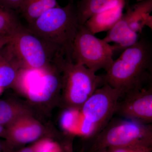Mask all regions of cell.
I'll list each match as a JSON object with an SVG mask.
<instances>
[{"instance_id":"1","label":"cell","mask_w":152,"mask_h":152,"mask_svg":"<svg viewBox=\"0 0 152 152\" xmlns=\"http://www.w3.org/2000/svg\"><path fill=\"white\" fill-rule=\"evenodd\" d=\"M152 69V44L140 37L136 44L124 50L113 61L104 75L105 83L118 90L123 96L151 83Z\"/></svg>"},{"instance_id":"2","label":"cell","mask_w":152,"mask_h":152,"mask_svg":"<svg viewBox=\"0 0 152 152\" xmlns=\"http://www.w3.org/2000/svg\"><path fill=\"white\" fill-rule=\"evenodd\" d=\"M76 6L67 5L50 9L29 24V29L50 45L68 61H72L74 39L79 26Z\"/></svg>"},{"instance_id":"3","label":"cell","mask_w":152,"mask_h":152,"mask_svg":"<svg viewBox=\"0 0 152 152\" xmlns=\"http://www.w3.org/2000/svg\"><path fill=\"white\" fill-rule=\"evenodd\" d=\"M54 63L63 73L65 101L72 110H80L96 90L105 84L104 76L97 75L85 66L68 61L63 56H57Z\"/></svg>"},{"instance_id":"4","label":"cell","mask_w":152,"mask_h":152,"mask_svg":"<svg viewBox=\"0 0 152 152\" xmlns=\"http://www.w3.org/2000/svg\"><path fill=\"white\" fill-rule=\"evenodd\" d=\"M137 145L152 146V125L126 119H112L96 136L88 152Z\"/></svg>"},{"instance_id":"5","label":"cell","mask_w":152,"mask_h":152,"mask_svg":"<svg viewBox=\"0 0 152 152\" xmlns=\"http://www.w3.org/2000/svg\"><path fill=\"white\" fill-rule=\"evenodd\" d=\"M126 11L107 31L103 40L114 42L115 51L125 50L136 44L145 26L152 29V0L137 2L126 8Z\"/></svg>"},{"instance_id":"6","label":"cell","mask_w":152,"mask_h":152,"mask_svg":"<svg viewBox=\"0 0 152 152\" xmlns=\"http://www.w3.org/2000/svg\"><path fill=\"white\" fill-rule=\"evenodd\" d=\"M115 48L103 39H99L84 25H80L73 43L72 61L96 72L110 69Z\"/></svg>"},{"instance_id":"7","label":"cell","mask_w":152,"mask_h":152,"mask_svg":"<svg viewBox=\"0 0 152 152\" xmlns=\"http://www.w3.org/2000/svg\"><path fill=\"white\" fill-rule=\"evenodd\" d=\"M10 43L23 69H43L58 56V51L28 28L22 26L12 36Z\"/></svg>"},{"instance_id":"8","label":"cell","mask_w":152,"mask_h":152,"mask_svg":"<svg viewBox=\"0 0 152 152\" xmlns=\"http://www.w3.org/2000/svg\"><path fill=\"white\" fill-rule=\"evenodd\" d=\"M122 96L120 91L105 83L85 102L80 110L91 127L90 137L97 135L113 119Z\"/></svg>"},{"instance_id":"9","label":"cell","mask_w":152,"mask_h":152,"mask_svg":"<svg viewBox=\"0 0 152 152\" xmlns=\"http://www.w3.org/2000/svg\"><path fill=\"white\" fill-rule=\"evenodd\" d=\"M43 69H25L21 78L25 89L31 100L36 102H46L62 86L61 70L55 63L49 72Z\"/></svg>"},{"instance_id":"10","label":"cell","mask_w":152,"mask_h":152,"mask_svg":"<svg viewBox=\"0 0 152 152\" xmlns=\"http://www.w3.org/2000/svg\"><path fill=\"white\" fill-rule=\"evenodd\" d=\"M123 96L124 99L121 102L119 100L115 115L126 119L151 124L152 122V86L133 91Z\"/></svg>"},{"instance_id":"11","label":"cell","mask_w":152,"mask_h":152,"mask_svg":"<svg viewBox=\"0 0 152 152\" xmlns=\"http://www.w3.org/2000/svg\"><path fill=\"white\" fill-rule=\"evenodd\" d=\"M40 125L31 119L19 118L10 125L6 137L12 142L24 144L37 140L42 134Z\"/></svg>"},{"instance_id":"12","label":"cell","mask_w":152,"mask_h":152,"mask_svg":"<svg viewBox=\"0 0 152 152\" xmlns=\"http://www.w3.org/2000/svg\"><path fill=\"white\" fill-rule=\"evenodd\" d=\"M20 68L23 67L10 42L0 50V87L4 88L13 84Z\"/></svg>"},{"instance_id":"13","label":"cell","mask_w":152,"mask_h":152,"mask_svg":"<svg viewBox=\"0 0 152 152\" xmlns=\"http://www.w3.org/2000/svg\"><path fill=\"white\" fill-rule=\"evenodd\" d=\"M124 5H118L96 14L90 18L84 26L94 34L108 31L122 15Z\"/></svg>"},{"instance_id":"14","label":"cell","mask_w":152,"mask_h":152,"mask_svg":"<svg viewBox=\"0 0 152 152\" xmlns=\"http://www.w3.org/2000/svg\"><path fill=\"white\" fill-rule=\"evenodd\" d=\"M129 0H80L76 6L79 24L84 25L96 14L118 5L129 6Z\"/></svg>"},{"instance_id":"15","label":"cell","mask_w":152,"mask_h":152,"mask_svg":"<svg viewBox=\"0 0 152 152\" xmlns=\"http://www.w3.org/2000/svg\"><path fill=\"white\" fill-rule=\"evenodd\" d=\"M59 6L57 0H23L19 10L30 24L45 12Z\"/></svg>"},{"instance_id":"16","label":"cell","mask_w":152,"mask_h":152,"mask_svg":"<svg viewBox=\"0 0 152 152\" xmlns=\"http://www.w3.org/2000/svg\"><path fill=\"white\" fill-rule=\"evenodd\" d=\"M22 26L15 11L0 5V34L12 36Z\"/></svg>"},{"instance_id":"17","label":"cell","mask_w":152,"mask_h":152,"mask_svg":"<svg viewBox=\"0 0 152 152\" xmlns=\"http://www.w3.org/2000/svg\"><path fill=\"white\" fill-rule=\"evenodd\" d=\"M18 114L13 105L5 101H0V124L10 125Z\"/></svg>"},{"instance_id":"18","label":"cell","mask_w":152,"mask_h":152,"mask_svg":"<svg viewBox=\"0 0 152 152\" xmlns=\"http://www.w3.org/2000/svg\"><path fill=\"white\" fill-rule=\"evenodd\" d=\"M36 152H61L62 148L56 143L44 140L34 146Z\"/></svg>"},{"instance_id":"19","label":"cell","mask_w":152,"mask_h":152,"mask_svg":"<svg viewBox=\"0 0 152 152\" xmlns=\"http://www.w3.org/2000/svg\"><path fill=\"white\" fill-rule=\"evenodd\" d=\"M109 152H151L152 146L137 145L110 148L107 149Z\"/></svg>"},{"instance_id":"20","label":"cell","mask_w":152,"mask_h":152,"mask_svg":"<svg viewBox=\"0 0 152 152\" xmlns=\"http://www.w3.org/2000/svg\"><path fill=\"white\" fill-rule=\"evenodd\" d=\"M23 1V0H0V5L15 11L20 10Z\"/></svg>"},{"instance_id":"21","label":"cell","mask_w":152,"mask_h":152,"mask_svg":"<svg viewBox=\"0 0 152 152\" xmlns=\"http://www.w3.org/2000/svg\"><path fill=\"white\" fill-rule=\"evenodd\" d=\"M12 36L0 34V50L12 40Z\"/></svg>"},{"instance_id":"22","label":"cell","mask_w":152,"mask_h":152,"mask_svg":"<svg viewBox=\"0 0 152 152\" xmlns=\"http://www.w3.org/2000/svg\"><path fill=\"white\" fill-rule=\"evenodd\" d=\"M0 152H10L7 145L0 141Z\"/></svg>"},{"instance_id":"23","label":"cell","mask_w":152,"mask_h":152,"mask_svg":"<svg viewBox=\"0 0 152 152\" xmlns=\"http://www.w3.org/2000/svg\"><path fill=\"white\" fill-rule=\"evenodd\" d=\"M61 152H72V145L70 144L67 145V146H66V147L64 148H63V147H61Z\"/></svg>"},{"instance_id":"24","label":"cell","mask_w":152,"mask_h":152,"mask_svg":"<svg viewBox=\"0 0 152 152\" xmlns=\"http://www.w3.org/2000/svg\"><path fill=\"white\" fill-rule=\"evenodd\" d=\"M20 152H36L34 146L28 147L22 150Z\"/></svg>"},{"instance_id":"25","label":"cell","mask_w":152,"mask_h":152,"mask_svg":"<svg viewBox=\"0 0 152 152\" xmlns=\"http://www.w3.org/2000/svg\"><path fill=\"white\" fill-rule=\"evenodd\" d=\"M6 131L4 129L3 125L0 124V137H6Z\"/></svg>"},{"instance_id":"26","label":"cell","mask_w":152,"mask_h":152,"mask_svg":"<svg viewBox=\"0 0 152 152\" xmlns=\"http://www.w3.org/2000/svg\"><path fill=\"white\" fill-rule=\"evenodd\" d=\"M95 152H109L107 150H100Z\"/></svg>"},{"instance_id":"27","label":"cell","mask_w":152,"mask_h":152,"mask_svg":"<svg viewBox=\"0 0 152 152\" xmlns=\"http://www.w3.org/2000/svg\"><path fill=\"white\" fill-rule=\"evenodd\" d=\"M3 89H4L3 88L0 87V94H1V93L2 92Z\"/></svg>"},{"instance_id":"28","label":"cell","mask_w":152,"mask_h":152,"mask_svg":"<svg viewBox=\"0 0 152 152\" xmlns=\"http://www.w3.org/2000/svg\"><path fill=\"white\" fill-rule=\"evenodd\" d=\"M143 1V0H136V1H137V2L141 1Z\"/></svg>"},{"instance_id":"29","label":"cell","mask_w":152,"mask_h":152,"mask_svg":"<svg viewBox=\"0 0 152 152\" xmlns=\"http://www.w3.org/2000/svg\"><path fill=\"white\" fill-rule=\"evenodd\" d=\"M70 1H72L73 0H70Z\"/></svg>"},{"instance_id":"30","label":"cell","mask_w":152,"mask_h":152,"mask_svg":"<svg viewBox=\"0 0 152 152\" xmlns=\"http://www.w3.org/2000/svg\"></svg>"}]
</instances>
